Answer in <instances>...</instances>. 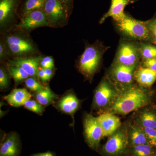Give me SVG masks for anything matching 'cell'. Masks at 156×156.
I'll use <instances>...</instances> for the list:
<instances>
[{
    "label": "cell",
    "mask_w": 156,
    "mask_h": 156,
    "mask_svg": "<svg viewBox=\"0 0 156 156\" xmlns=\"http://www.w3.org/2000/svg\"><path fill=\"white\" fill-rule=\"evenodd\" d=\"M40 65L41 67L44 69H53L54 67V60L51 56H46L42 58L40 62Z\"/></svg>",
    "instance_id": "cell-32"
},
{
    "label": "cell",
    "mask_w": 156,
    "mask_h": 156,
    "mask_svg": "<svg viewBox=\"0 0 156 156\" xmlns=\"http://www.w3.org/2000/svg\"><path fill=\"white\" fill-rule=\"evenodd\" d=\"M45 26H49V23L44 10H35L24 14L17 25V28L24 31Z\"/></svg>",
    "instance_id": "cell-12"
},
{
    "label": "cell",
    "mask_w": 156,
    "mask_h": 156,
    "mask_svg": "<svg viewBox=\"0 0 156 156\" xmlns=\"http://www.w3.org/2000/svg\"><path fill=\"white\" fill-rule=\"evenodd\" d=\"M134 1L132 0H111V5L108 11L102 16L99 23H103L105 20L111 17L115 22L122 20L126 17L127 14L124 10L127 5Z\"/></svg>",
    "instance_id": "cell-14"
},
{
    "label": "cell",
    "mask_w": 156,
    "mask_h": 156,
    "mask_svg": "<svg viewBox=\"0 0 156 156\" xmlns=\"http://www.w3.org/2000/svg\"><path fill=\"white\" fill-rule=\"evenodd\" d=\"M145 21L152 44L156 45V13L151 18Z\"/></svg>",
    "instance_id": "cell-28"
},
{
    "label": "cell",
    "mask_w": 156,
    "mask_h": 156,
    "mask_svg": "<svg viewBox=\"0 0 156 156\" xmlns=\"http://www.w3.org/2000/svg\"><path fill=\"white\" fill-rule=\"evenodd\" d=\"M84 135L89 147L98 149L101 139L104 137L102 128L97 117L90 114L86 115L84 120Z\"/></svg>",
    "instance_id": "cell-9"
},
{
    "label": "cell",
    "mask_w": 156,
    "mask_h": 156,
    "mask_svg": "<svg viewBox=\"0 0 156 156\" xmlns=\"http://www.w3.org/2000/svg\"><path fill=\"white\" fill-rule=\"evenodd\" d=\"M4 42L7 54L14 58L33 56L38 52L36 46L28 37L23 33L10 34Z\"/></svg>",
    "instance_id": "cell-4"
},
{
    "label": "cell",
    "mask_w": 156,
    "mask_h": 156,
    "mask_svg": "<svg viewBox=\"0 0 156 156\" xmlns=\"http://www.w3.org/2000/svg\"><path fill=\"white\" fill-rule=\"evenodd\" d=\"M129 141L132 147L148 144L145 133L139 125L133 126L128 133Z\"/></svg>",
    "instance_id": "cell-20"
},
{
    "label": "cell",
    "mask_w": 156,
    "mask_h": 156,
    "mask_svg": "<svg viewBox=\"0 0 156 156\" xmlns=\"http://www.w3.org/2000/svg\"><path fill=\"white\" fill-rule=\"evenodd\" d=\"M134 78L140 87L149 88L156 81V71L139 65L134 72Z\"/></svg>",
    "instance_id": "cell-17"
},
{
    "label": "cell",
    "mask_w": 156,
    "mask_h": 156,
    "mask_svg": "<svg viewBox=\"0 0 156 156\" xmlns=\"http://www.w3.org/2000/svg\"><path fill=\"white\" fill-rule=\"evenodd\" d=\"M42 56H31L25 58H14L9 62V65L21 68L31 77L38 79L39 65Z\"/></svg>",
    "instance_id": "cell-13"
},
{
    "label": "cell",
    "mask_w": 156,
    "mask_h": 156,
    "mask_svg": "<svg viewBox=\"0 0 156 156\" xmlns=\"http://www.w3.org/2000/svg\"><path fill=\"white\" fill-rule=\"evenodd\" d=\"M138 66H126L113 62L110 70L111 80L123 89L129 87L133 84L134 72Z\"/></svg>",
    "instance_id": "cell-10"
},
{
    "label": "cell",
    "mask_w": 156,
    "mask_h": 156,
    "mask_svg": "<svg viewBox=\"0 0 156 156\" xmlns=\"http://www.w3.org/2000/svg\"><path fill=\"white\" fill-rule=\"evenodd\" d=\"M79 101L74 94L69 93L65 95L59 100L58 108L63 112L73 115L79 108Z\"/></svg>",
    "instance_id": "cell-19"
},
{
    "label": "cell",
    "mask_w": 156,
    "mask_h": 156,
    "mask_svg": "<svg viewBox=\"0 0 156 156\" xmlns=\"http://www.w3.org/2000/svg\"><path fill=\"white\" fill-rule=\"evenodd\" d=\"M45 69V73H46V76H47V79L48 81L51 79L52 77L53 76V72L52 69Z\"/></svg>",
    "instance_id": "cell-37"
},
{
    "label": "cell",
    "mask_w": 156,
    "mask_h": 156,
    "mask_svg": "<svg viewBox=\"0 0 156 156\" xmlns=\"http://www.w3.org/2000/svg\"><path fill=\"white\" fill-rule=\"evenodd\" d=\"M140 60L139 41L121 40L113 63L128 66H138Z\"/></svg>",
    "instance_id": "cell-6"
},
{
    "label": "cell",
    "mask_w": 156,
    "mask_h": 156,
    "mask_svg": "<svg viewBox=\"0 0 156 156\" xmlns=\"http://www.w3.org/2000/svg\"><path fill=\"white\" fill-rule=\"evenodd\" d=\"M31 97V95L26 89H15L5 96V99L11 106L18 107L24 105Z\"/></svg>",
    "instance_id": "cell-18"
},
{
    "label": "cell",
    "mask_w": 156,
    "mask_h": 156,
    "mask_svg": "<svg viewBox=\"0 0 156 156\" xmlns=\"http://www.w3.org/2000/svg\"><path fill=\"white\" fill-rule=\"evenodd\" d=\"M38 77L41 79L43 82H46L48 81L46 76V73H45V69H44L39 68L38 73Z\"/></svg>",
    "instance_id": "cell-35"
},
{
    "label": "cell",
    "mask_w": 156,
    "mask_h": 156,
    "mask_svg": "<svg viewBox=\"0 0 156 156\" xmlns=\"http://www.w3.org/2000/svg\"><path fill=\"white\" fill-rule=\"evenodd\" d=\"M59 1H61L62 2L70 8L73 3V0H59Z\"/></svg>",
    "instance_id": "cell-38"
},
{
    "label": "cell",
    "mask_w": 156,
    "mask_h": 156,
    "mask_svg": "<svg viewBox=\"0 0 156 156\" xmlns=\"http://www.w3.org/2000/svg\"><path fill=\"white\" fill-rule=\"evenodd\" d=\"M121 91L108 76L102 79L96 88L93 104L97 108H110L114 103Z\"/></svg>",
    "instance_id": "cell-5"
},
{
    "label": "cell",
    "mask_w": 156,
    "mask_h": 156,
    "mask_svg": "<svg viewBox=\"0 0 156 156\" xmlns=\"http://www.w3.org/2000/svg\"><path fill=\"white\" fill-rule=\"evenodd\" d=\"M10 84V80L8 73L3 66L0 68V88L4 89L8 88Z\"/></svg>",
    "instance_id": "cell-31"
},
{
    "label": "cell",
    "mask_w": 156,
    "mask_h": 156,
    "mask_svg": "<svg viewBox=\"0 0 156 156\" xmlns=\"http://www.w3.org/2000/svg\"><path fill=\"white\" fill-rule=\"evenodd\" d=\"M140 65L143 67L147 68L156 71V57L142 60L140 61Z\"/></svg>",
    "instance_id": "cell-33"
},
{
    "label": "cell",
    "mask_w": 156,
    "mask_h": 156,
    "mask_svg": "<svg viewBox=\"0 0 156 156\" xmlns=\"http://www.w3.org/2000/svg\"><path fill=\"white\" fill-rule=\"evenodd\" d=\"M30 156H55V155L52 152L48 151L46 152L41 153L34 154Z\"/></svg>",
    "instance_id": "cell-36"
},
{
    "label": "cell",
    "mask_w": 156,
    "mask_h": 156,
    "mask_svg": "<svg viewBox=\"0 0 156 156\" xmlns=\"http://www.w3.org/2000/svg\"><path fill=\"white\" fill-rule=\"evenodd\" d=\"M25 108L37 114L41 115L44 111V108L37 101L29 99L24 105Z\"/></svg>",
    "instance_id": "cell-27"
},
{
    "label": "cell",
    "mask_w": 156,
    "mask_h": 156,
    "mask_svg": "<svg viewBox=\"0 0 156 156\" xmlns=\"http://www.w3.org/2000/svg\"><path fill=\"white\" fill-rule=\"evenodd\" d=\"M142 128L146 136L148 144L153 147H156V129L144 128Z\"/></svg>",
    "instance_id": "cell-30"
},
{
    "label": "cell",
    "mask_w": 156,
    "mask_h": 156,
    "mask_svg": "<svg viewBox=\"0 0 156 156\" xmlns=\"http://www.w3.org/2000/svg\"><path fill=\"white\" fill-rule=\"evenodd\" d=\"M69 9L59 0H47L44 10L49 26L58 28L67 24Z\"/></svg>",
    "instance_id": "cell-7"
},
{
    "label": "cell",
    "mask_w": 156,
    "mask_h": 156,
    "mask_svg": "<svg viewBox=\"0 0 156 156\" xmlns=\"http://www.w3.org/2000/svg\"><path fill=\"white\" fill-rule=\"evenodd\" d=\"M141 60L156 57V45L147 42H139Z\"/></svg>",
    "instance_id": "cell-22"
},
{
    "label": "cell",
    "mask_w": 156,
    "mask_h": 156,
    "mask_svg": "<svg viewBox=\"0 0 156 156\" xmlns=\"http://www.w3.org/2000/svg\"><path fill=\"white\" fill-rule=\"evenodd\" d=\"M21 144L19 136L11 133L6 136L0 146V156H19Z\"/></svg>",
    "instance_id": "cell-15"
},
{
    "label": "cell",
    "mask_w": 156,
    "mask_h": 156,
    "mask_svg": "<svg viewBox=\"0 0 156 156\" xmlns=\"http://www.w3.org/2000/svg\"><path fill=\"white\" fill-rule=\"evenodd\" d=\"M152 146L148 144L132 147V156H154V151Z\"/></svg>",
    "instance_id": "cell-26"
},
{
    "label": "cell",
    "mask_w": 156,
    "mask_h": 156,
    "mask_svg": "<svg viewBox=\"0 0 156 156\" xmlns=\"http://www.w3.org/2000/svg\"><path fill=\"white\" fill-rule=\"evenodd\" d=\"M103 131L104 136H110L116 132L121 126V120L115 114L105 113L97 117Z\"/></svg>",
    "instance_id": "cell-16"
},
{
    "label": "cell",
    "mask_w": 156,
    "mask_h": 156,
    "mask_svg": "<svg viewBox=\"0 0 156 156\" xmlns=\"http://www.w3.org/2000/svg\"><path fill=\"white\" fill-rule=\"evenodd\" d=\"M20 0H0V28L2 32L9 30L16 20Z\"/></svg>",
    "instance_id": "cell-11"
},
{
    "label": "cell",
    "mask_w": 156,
    "mask_h": 156,
    "mask_svg": "<svg viewBox=\"0 0 156 156\" xmlns=\"http://www.w3.org/2000/svg\"><path fill=\"white\" fill-rule=\"evenodd\" d=\"M36 99L43 106H47L53 102L56 98V95L48 87H45L39 92H37Z\"/></svg>",
    "instance_id": "cell-23"
},
{
    "label": "cell",
    "mask_w": 156,
    "mask_h": 156,
    "mask_svg": "<svg viewBox=\"0 0 156 156\" xmlns=\"http://www.w3.org/2000/svg\"><path fill=\"white\" fill-rule=\"evenodd\" d=\"M108 49L99 42L87 45L79 59L80 72L86 77L92 78L100 67L104 54Z\"/></svg>",
    "instance_id": "cell-3"
},
{
    "label": "cell",
    "mask_w": 156,
    "mask_h": 156,
    "mask_svg": "<svg viewBox=\"0 0 156 156\" xmlns=\"http://www.w3.org/2000/svg\"><path fill=\"white\" fill-rule=\"evenodd\" d=\"M7 53L6 52L4 42L1 41V43H0V59L1 60H3L4 59H5L6 56H7Z\"/></svg>",
    "instance_id": "cell-34"
},
{
    "label": "cell",
    "mask_w": 156,
    "mask_h": 156,
    "mask_svg": "<svg viewBox=\"0 0 156 156\" xmlns=\"http://www.w3.org/2000/svg\"><path fill=\"white\" fill-rule=\"evenodd\" d=\"M137 122L142 128L156 129V114L148 111L143 112L138 116Z\"/></svg>",
    "instance_id": "cell-21"
},
{
    "label": "cell",
    "mask_w": 156,
    "mask_h": 156,
    "mask_svg": "<svg viewBox=\"0 0 156 156\" xmlns=\"http://www.w3.org/2000/svg\"><path fill=\"white\" fill-rule=\"evenodd\" d=\"M25 84L26 87L33 92H39L44 88L36 79L33 77H29L25 81Z\"/></svg>",
    "instance_id": "cell-29"
},
{
    "label": "cell",
    "mask_w": 156,
    "mask_h": 156,
    "mask_svg": "<svg viewBox=\"0 0 156 156\" xmlns=\"http://www.w3.org/2000/svg\"><path fill=\"white\" fill-rule=\"evenodd\" d=\"M149 101L147 89L132 84L123 89L108 112L115 115H127L145 106Z\"/></svg>",
    "instance_id": "cell-1"
},
{
    "label": "cell",
    "mask_w": 156,
    "mask_h": 156,
    "mask_svg": "<svg viewBox=\"0 0 156 156\" xmlns=\"http://www.w3.org/2000/svg\"><path fill=\"white\" fill-rule=\"evenodd\" d=\"M129 142L128 133L126 128H119L109 136L102 148V152L108 156L121 155L128 149Z\"/></svg>",
    "instance_id": "cell-8"
},
{
    "label": "cell",
    "mask_w": 156,
    "mask_h": 156,
    "mask_svg": "<svg viewBox=\"0 0 156 156\" xmlns=\"http://www.w3.org/2000/svg\"><path fill=\"white\" fill-rule=\"evenodd\" d=\"M115 25L123 39L152 43L145 21L137 20L127 14L122 20L115 21Z\"/></svg>",
    "instance_id": "cell-2"
},
{
    "label": "cell",
    "mask_w": 156,
    "mask_h": 156,
    "mask_svg": "<svg viewBox=\"0 0 156 156\" xmlns=\"http://www.w3.org/2000/svg\"><path fill=\"white\" fill-rule=\"evenodd\" d=\"M8 69L10 75L14 80L15 85L25 81L29 77V75L21 68L9 65Z\"/></svg>",
    "instance_id": "cell-24"
},
{
    "label": "cell",
    "mask_w": 156,
    "mask_h": 156,
    "mask_svg": "<svg viewBox=\"0 0 156 156\" xmlns=\"http://www.w3.org/2000/svg\"><path fill=\"white\" fill-rule=\"evenodd\" d=\"M47 0H26L23 6V16L35 10H44Z\"/></svg>",
    "instance_id": "cell-25"
}]
</instances>
